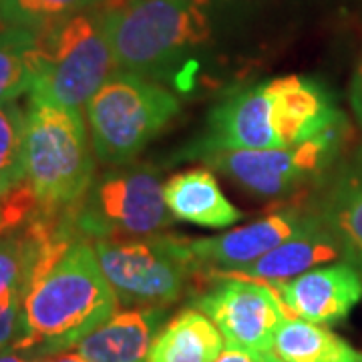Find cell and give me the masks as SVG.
<instances>
[{
    "instance_id": "cell-1",
    "label": "cell",
    "mask_w": 362,
    "mask_h": 362,
    "mask_svg": "<svg viewBox=\"0 0 362 362\" xmlns=\"http://www.w3.org/2000/svg\"><path fill=\"white\" fill-rule=\"evenodd\" d=\"M95 247L78 240L30 284L21 306L16 349L57 354L77 346L117 312Z\"/></svg>"
},
{
    "instance_id": "cell-2",
    "label": "cell",
    "mask_w": 362,
    "mask_h": 362,
    "mask_svg": "<svg viewBox=\"0 0 362 362\" xmlns=\"http://www.w3.org/2000/svg\"><path fill=\"white\" fill-rule=\"evenodd\" d=\"M101 14L117 71L151 81L168 77L209 35L204 0H129Z\"/></svg>"
},
{
    "instance_id": "cell-3",
    "label": "cell",
    "mask_w": 362,
    "mask_h": 362,
    "mask_svg": "<svg viewBox=\"0 0 362 362\" xmlns=\"http://www.w3.org/2000/svg\"><path fill=\"white\" fill-rule=\"evenodd\" d=\"M26 185L37 204L57 211L90 189L95 159L81 109L30 101L25 129Z\"/></svg>"
},
{
    "instance_id": "cell-4",
    "label": "cell",
    "mask_w": 362,
    "mask_h": 362,
    "mask_svg": "<svg viewBox=\"0 0 362 362\" xmlns=\"http://www.w3.org/2000/svg\"><path fill=\"white\" fill-rule=\"evenodd\" d=\"M37 35L39 61L30 101L81 109L117 73L101 13H78Z\"/></svg>"
},
{
    "instance_id": "cell-5",
    "label": "cell",
    "mask_w": 362,
    "mask_h": 362,
    "mask_svg": "<svg viewBox=\"0 0 362 362\" xmlns=\"http://www.w3.org/2000/svg\"><path fill=\"white\" fill-rule=\"evenodd\" d=\"M93 153L107 165H127L180 111V101L151 78L117 71L87 103Z\"/></svg>"
},
{
    "instance_id": "cell-6",
    "label": "cell",
    "mask_w": 362,
    "mask_h": 362,
    "mask_svg": "<svg viewBox=\"0 0 362 362\" xmlns=\"http://www.w3.org/2000/svg\"><path fill=\"white\" fill-rule=\"evenodd\" d=\"M93 247L119 304L135 308H161L175 302L197 268L189 240L169 233L97 240Z\"/></svg>"
},
{
    "instance_id": "cell-7",
    "label": "cell",
    "mask_w": 362,
    "mask_h": 362,
    "mask_svg": "<svg viewBox=\"0 0 362 362\" xmlns=\"http://www.w3.org/2000/svg\"><path fill=\"white\" fill-rule=\"evenodd\" d=\"M173 221L163 183L151 168L117 169L103 175L85 195L78 211L81 232L97 240L143 238Z\"/></svg>"
},
{
    "instance_id": "cell-8",
    "label": "cell",
    "mask_w": 362,
    "mask_h": 362,
    "mask_svg": "<svg viewBox=\"0 0 362 362\" xmlns=\"http://www.w3.org/2000/svg\"><path fill=\"white\" fill-rule=\"evenodd\" d=\"M214 276H218V284L195 300V308L218 326L226 346L272 352L280 324L290 318L276 290L232 274Z\"/></svg>"
},
{
    "instance_id": "cell-9",
    "label": "cell",
    "mask_w": 362,
    "mask_h": 362,
    "mask_svg": "<svg viewBox=\"0 0 362 362\" xmlns=\"http://www.w3.org/2000/svg\"><path fill=\"white\" fill-rule=\"evenodd\" d=\"M282 147L272 123V103L268 83L230 93L214 107L207 117L204 133L181 157L206 159L223 151L242 149H272Z\"/></svg>"
},
{
    "instance_id": "cell-10",
    "label": "cell",
    "mask_w": 362,
    "mask_h": 362,
    "mask_svg": "<svg viewBox=\"0 0 362 362\" xmlns=\"http://www.w3.org/2000/svg\"><path fill=\"white\" fill-rule=\"evenodd\" d=\"M316 220V216H304L298 209H284L221 235L189 240V250L197 268H209L211 274L240 272Z\"/></svg>"
},
{
    "instance_id": "cell-11",
    "label": "cell",
    "mask_w": 362,
    "mask_h": 362,
    "mask_svg": "<svg viewBox=\"0 0 362 362\" xmlns=\"http://www.w3.org/2000/svg\"><path fill=\"white\" fill-rule=\"evenodd\" d=\"M292 318L314 324L344 320L362 300V274L350 262L312 268L296 278L272 286Z\"/></svg>"
},
{
    "instance_id": "cell-12",
    "label": "cell",
    "mask_w": 362,
    "mask_h": 362,
    "mask_svg": "<svg viewBox=\"0 0 362 362\" xmlns=\"http://www.w3.org/2000/svg\"><path fill=\"white\" fill-rule=\"evenodd\" d=\"M268 95L272 123L286 149L308 141L342 121V115L328 101L326 90L310 78L298 75L274 78L268 83Z\"/></svg>"
},
{
    "instance_id": "cell-13",
    "label": "cell",
    "mask_w": 362,
    "mask_h": 362,
    "mask_svg": "<svg viewBox=\"0 0 362 362\" xmlns=\"http://www.w3.org/2000/svg\"><path fill=\"white\" fill-rule=\"evenodd\" d=\"M163 318L161 308L115 312L83 338L75 350L87 362H149Z\"/></svg>"
},
{
    "instance_id": "cell-14",
    "label": "cell",
    "mask_w": 362,
    "mask_h": 362,
    "mask_svg": "<svg viewBox=\"0 0 362 362\" xmlns=\"http://www.w3.org/2000/svg\"><path fill=\"white\" fill-rule=\"evenodd\" d=\"M214 169L262 197H280L308 177L298 163L294 147L242 149L206 157Z\"/></svg>"
},
{
    "instance_id": "cell-15",
    "label": "cell",
    "mask_w": 362,
    "mask_h": 362,
    "mask_svg": "<svg viewBox=\"0 0 362 362\" xmlns=\"http://www.w3.org/2000/svg\"><path fill=\"white\" fill-rule=\"evenodd\" d=\"M342 252L334 235L326 230L322 220L310 223L306 230L290 238L288 242L274 247L266 256L256 259L240 272H214V274H232L247 280H258L264 284H282L296 278L304 272L312 270L326 262L337 259Z\"/></svg>"
},
{
    "instance_id": "cell-16",
    "label": "cell",
    "mask_w": 362,
    "mask_h": 362,
    "mask_svg": "<svg viewBox=\"0 0 362 362\" xmlns=\"http://www.w3.org/2000/svg\"><path fill=\"white\" fill-rule=\"evenodd\" d=\"M163 195L175 220L204 228H228L244 216L221 192L216 175L207 169H189L163 185Z\"/></svg>"
},
{
    "instance_id": "cell-17",
    "label": "cell",
    "mask_w": 362,
    "mask_h": 362,
    "mask_svg": "<svg viewBox=\"0 0 362 362\" xmlns=\"http://www.w3.org/2000/svg\"><path fill=\"white\" fill-rule=\"evenodd\" d=\"M320 220L350 264L362 268V147L330 183Z\"/></svg>"
},
{
    "instance_id": "cell-18",
    "label": "cell",
    "mask_w": 362,
    "mask_h": 362,
    "mask_svg": "<svg viewBox=\"0 0 362 362\" xmlns=\"http://www.w3.org/2000/svg\"><path fill=\"white\" fill-rule=\"evenodd\" d=\"M223 349L226 340L211 318L187 308L161 328L149 362H216Z\"/></svg>"
},
{
    "instance_id": "cell-19",
    "label": "cell",
    "mask_w": 362,
    "mask_h": 362,
    "mask_svg": "<svg viewBox=\"0 0 362 362\" xmlns=\"http://www.w3.org/2000/svg\"><path fill=\"white\" fill-rule=\"evenodd\" d=\"M272 352L282 362H362V352L332 330L292 316L280 324Z\"/></svg>"
},
{
    "instance_id": "cell-20",
    "label": "cell",
    "mask_w": 362,
    "mask_h": 362,
    "mask_svg": "<svg viewBox=\"0 0 362 362\" xmlns=\"http://www.w3.org/2000/svg\"><path fill=\"white\" fill-rule=\"evenodd\" d=\"M57 233L35 223L23 235L0 242V308L23 304L40 256Z\"/></svg>"
},
{
    "instance_id": "cell-21",
    "label": "cell",
    "mask_w": 362,
    "mask_h": 362,
    "mask_svg": "<svg viewBox=\"0 0 362 362\" xmlns=\"http://www.w3.org/2000/svg\"><path fill=\"white\" fill-rule=\"evenodd\" d=\"M39 61V35L33 28L6 25L0 30V105L28 93Z\"/></svg>"
},
{
    "instance_id": "cell-22",
    "label": "cell",
    "mask_w": 362,
    "mask_h": 362,
    "mask_svg": "<svg viewBox=\"0 0 362 362\" xmlns=\"http://www.w3.org/2000/svg\"><path fill=\"white\" fill-rule=\"evenodd\" d=\"M26 113L14 103L0 105V197L26 181Z\"/></svg>"
},
{
    "instance_id": "cell-23",
    "label": "cell",
    "mask_w": 362,
    "mask_h": 362,
    "mask_svg": "<svg viewBox=\"0 0 362 362\" xmlns=\"http://www.w3.org/2000/svg\"><path fill=\"white\" fill-rule=\"evenodd\" d=\"M95 2L101 0H2L0 16L6 25L40 30L83 13Z\"/></svg>"
},
{
    "instance_id": "cell-24",
    "label": "cell",
    "mask_w": 362,
    "mask_h": 362,
    "mask_svg": "<svg viewBox=\"0 0 362 362\" xmlns=\"http://www.w3.org/2000/svg\"><path fill=\"white\" fill-rule=\"evenodd\" d=\"M21 306L23 304H13L6 308H0V350L6 349L21 332Z\"/></svg>"
},
{
    "instance_id": "cell-25",
    "label": "cell",
    "mask_w": 362,
    "mask_h": 362,
    "mask_svg": "<svg viewBox=\"0 0 362 362\" xmlns=\"http://www.w3.org/2000/svg\"><path fill=\"white\" fill-rule=\"evenodd\" d=\"M216 362H282L274 352H256V350H244L226 346Z\"/></svg>"
},
{
    "instance_id": "cell-26",
    "label": "cell",
    "mask_w": 362,
    "mask_h": 362,
    "mask_svg": "<svg viewBox=\"0 0 362 362\" xmlns=\"http://www.w3.org/2000/svg\"><path fill=\"white\" fill-rule=\"evenodd\" d=\"M350 105H352V111L356 115V121L362 127V61L356 69V73H354L352 85H350Z\"/></svg>"
},
{
    "instance_id": "cell-27",
    "label": "cell",
    "mask_w": 362,
    "mask_h": 362,
    "mask_svg": "<svg viewBox=\"0 0 362 362\" xmlns=\"http://www.w3.org/2000/svg\"><path fill=\"white\" fill-rule=\"evenodd\" d=\"M45 362H87L78 352H73V354H61V356H57V358H49V361Z\"/></svg>"
},
{
    "instance_id": "cell-28",
    "label": "cell",
    "mask_w": 362,
    "mask_h": 362,
    "mask_svg": "<svg viewBox=\"0 0 362 362\" xmlns=\"http://www.w3.org/2000/svg\"><path fill=\"white\" fill-rule=\"evenodd\" d=\"M129 0H105V8H115V6H121Z\"/></svg>"
},
{
    "instance_id": "cell-29",
    "label": "cell",
    "mask_w": 362,
    "mask_h": 362,
    "mask_svg": "<svg viewBox=\"0 0 362 362\" xmlns=\"http://www.w3.org/2000/svg\"><path fill=\"white\" fill-rule=\"evenodd\" d=\"M0 362H25L23 358H18V356H14V354H2L0 356Z\"/></svg>"
},
{
    "instance_id": "cell-30",
    "label": "cell",
    "mask_w": 362,
    "mask_h": 362,
    "mask_svg": "<svg viewBox=\"0 0 362 362\" xmlns=\"http://www.w3.org/2000/svg\"><path fill=\"white\" fill-rule=\"evenodd\" d=\"M0 230H6V223H4V211H2V204H0Z\"/></svg>"
},
{
    "instance_id": "cell-31",
    "label": "cell",
    "mask_w": 362,
    "mask_h": 362,
    "mask_svg": "<svg viewBox=\"0 0 362 362\" xmlns=\"http://www.w3.org/2000/svg\"><path fill=\"white\" fill-rule=\"evenodd\" d=\"M0 2H2V0H0Z\"/></svg>"
}]
</instances>
